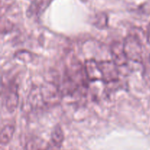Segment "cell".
Returning a JSON list of instances; mask_svg holds the SVG:
<instances>
[{
  "label": "cell",
  "instance_id": "cell-3",
  "mask_svg": "<svg viewBox=\"0 0 150 150\" xmlns=\"http://www.w3.org/2000/svg\"><path fill=\"white\" fill-rule=\"evenodd\" d=\"M102 74V81L105 83L117 82L119 79L118 66L112 60H103L98 62Z\"/></svg>",
  "mask_w": 150,
  "mask_h": 150
},
{
  "label": "cell",
  "instance_id": "cell-5",
  "mask_svg": "<svg viewBox=\"0 0 150 150\" xmlns=\"http://www.w3.org/2000/svg\"><path fill=\"white\" fill-rule=\"evenodd\" d=\"M84 71L86 74V79L89 82L102 81V74L100 69L99 63L95 60H86L84 63Z\"/></svg>",
  "mask_w": 150,
  "mask_h": 150
},
{
  "label": "cell",
  "instance_id": "cell-7",
  "mask_svg": "<svg viewBox=\"0 0 150 150\" xmlns=\"http://www.w3.org/2000/svg\"><path fill=\"white\" fill-rule=\"evenodd\" d=\"M29 103L32 108L38 109L42 107L45 105L40 87H33L29 94Z\"/></svg>",
  "mask_w": 150,
  "mask_h": 150
},
{
  "label": "cell",
  "instance_id": "cell-6",
  "mask_svg": "<svg viewBox=\"0 0 150 150\" xmlns=\"http://www.w3.org/2000/svg\"><path fill=\"white\" fill-rule=\"evenodd\" d=\"M18 104V87L16 84L11 83L9 85L5 94V107L10 113L16 110Z\"/></svg>",
  "mask_w": 150,
  "mask_h": 150
},
{
  "label": "cell",
  "instance_id": "cell-2",
  "mask_svg": "<svg viewBox=\"0 0 150 150\" xmlns=\"http://www.w3.org/2000/svg\"><path fill=\"white\" fill-rule=\"evenodd\" d=\"M40 89L45 106H53L59 102L62 94L59 86L47 82L40 86Z\"/></svg>",
  "mask_w": 150,
  "mask_h": 150
},
{
  "label": "cell",
  "instance_id": "cell-4",
  "mask_svg": "<svg viewBox=\"0 0 150 150\" xmlns=\"http://www.w3.org/2000/svg\"><path fill=\"white\" fill-rule=\"evenodd\" d=\"M111 54L112 61L118 67H123L128 63L129 60L125 52L123 44L120 42H114L111 45Z\"/></svg>",
  "mask_w": 150,
  "mask_h": 150
},
{
  "label": "cell",
  "instance_id": "cell-10",
  "mask_svg": "<svg viewBox=\"0 0 150 150\" xmlns=\"http://www.w3.org/2000/svg\"><path fill=\"white\" fill-rule=\"evenodd\" d=\"M25 150H44L41 144L37 140H29L26 144Z\"/></svg>",
  "mask_w": 150,
  "mask_h": 150
},
{
  "label": "cell",
  "instance_id": "cell-1",
  "mask_svg": "<svg viewBox=\"0 0 150 150\" xmlns=\"http://www.w3.org/2000/svg\"><path fill=\"white\" fill-rule=\"evenodd\" d=\"M125 52L129 60L141 63L142 60V48L139 39L136 35H127L123 42Z\"/></svg>",
  "mask_w": 150,
  "mask_h": 150
},
{
  "label": "cell",
  "instance_id": "cell-8",
  "mask_svg": "<svg viewBox=\"0 0 150 150\" xmlns=\"http://www.w3.org/2000/svg\"><path fill=\"white\" fill-rule=\"evenodd\" d=\"M15 132V126L13 124L4 125L1 130L0 140L2 145H6L12 140Z\"/></svg>",
  "mask_w": 150,
  "mask_h": 150
},
{
  "label": "cell",
  "instance_id": "cell-9",
  "mask_svg": "<svg viewBox=\"0 0 150 150\" xmlns=\"http://www.w3.org/2000/svg\"><path fill=\"white\" fill-rule=\"evenodd\" d=\"M64 133L61 126L57 125L53 129L51 135V139L53 144L57 147H60L64 141Z\"/></svg>",
  "mask_w": 150,
  "mask_h": 150
}]
</instances>
